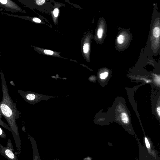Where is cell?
<instances>
[{
    "label": "cell",
    "instance_id": "obj_8",
    "mask_svg": "<svg viewBox=\"0 0 160 160\" xmlns=\"http://www.w3.org/2000/svg\"><path fill=\"white\" fill-rule=\"evenodd\" d=\"M37 50L40 51H41L43 53L46 55H53L55 56H59L58 53L57 52H53L52 50L43 49L39 48H36Z\"/></svg>",
    "mask_w": 160,
    "mask_h": 160
},
{
    "label": "cell",
    "instance_id": "obj_19",
    "mask_svg": "<svg viewBox=\"0 0 160 160\" xmlns=\"http://www.w3.org/2000/svg\"><path fill=\"white\" fill-rule=\"evenodd\" d=\"M157 112L159 117L160 116V107L158 106L157 108Z\"/></svg>",
    "mask_w": 160,
    "mask_h": 160
},
{
    "label": "cell",
    "instance_id": "obj_21",
    "mask_svg": "<svg viewBox=\"0 0 160 160\" xmlns=\"http://www.w3.org/2000/svg\"><path fill=\"white\" fill-rule=\"evenodd\" d=\"M2 146V145L0 143V147Z\"/></svg>",
    "mask_w": 160,
    "mask_h": 160
},
{
    "label": "cell",
    "instance_id": "obj_10",
    "mask_svg": "<svg viewBox=\"0 0 160 160\" xmlns=\"http://www.w3.org/2000/svg\"><path fill=\"white\" fill-rule=\"evenodd\" d=\"M153 36L155 38H159L160 35V29L159 25L155 26L153 28L152 30Z\"/></svg>",
    "mask_w": 160,
    "mask_h": 160
},
{
    "label": "cell",
    "instance_id": "obj_17",
    "mask_svg": "<svg viewBox=\"0 0 160 160\" xmlns=\"http://www.w3.org/2000/svg\"><path fill=\"white\" fill-rule=\"evenodd\" d=\"M32 20L34 22L37 23H40L41 22L39 18H32Z\"/></svg>",
    "mask_w": 160,
    "mask_h": 160
},
{
    "label": "cell",
    "instance_id": "obj_1",
    "mask_svg": "<svg viewBox=\"0 0 160 160\" xmlns=\"http://www.w3.org/2000/svg\"><path fill=\"white\" fill-rule=\"evenodd\" d=\"M2 97L0 102V112L6 120L12 129V136L16 147L19 151L21 149V142L16 120L20 117V112L18 110L16 103L10 96L4 75L0 73Z\"/></svg>",
    "mask_w": 160,
    "mask_h": 160
},
{
    "label": "cell",
    "instance_id": "obj_7",
    "mask_svg": "<svg viewBox=\"0 0 160 160\" xmlns=\"http://www.w3.org/2000/svg\"><path fill=\"white\" fill-rule=\"evenodd\" d=\"M105 21L102 18L99 23L97 32L96 37L99 42L102 43L104 39L106 34V25Z\"/></svg>",
    "mask_w": 160,
    "mask_h": 160
},
{
    "label": "cell",
    "instance_id": "obj_6",
    "mask_svg": "<svg viewBox=\"0 0 160 160\" xmlns=\"http://www.w3.org/2000/svg\"><path fill=\"white\" fill-rule=\"evenodd\" d=\"M144 141L148 152L153 160H158V152L154 148L150 138L144 134Z\"/></svg>",
    "mask_w": 160,
    "mask_h": 160
},
{
    "label": "cell",
    "instance_id": "obj_4",
    "mask_svg": "<svg viewBox=\"0 0 160 160\" xmlns=\"http://www.w3.org/2000/svg\"><path fill=\"white\" fill-rule=\"evenodd\" d=\"M14 151L10 139H8L6 147L2 145L0 147V153L8 160H18Z\"/></svg>",
    "mask_w": 160,
    "mask_h": 160
},
{
    "label": "cell",
    "instance_id": "obj_14",
    "mask_svg": "<svg viewBox=\"0 0 160 160\" xmlns=\"http://www.w3.org/2000/svg\"><path fill=\"white\" fill-rule=\"evenodd\" d=\"M0 137L3 138H7V135L5 132L0 127Z\"/></svg>",
    "mask_w": 160,
    "mask_h": 160
},
{
    "label": "cell",
    "instance_id": "obj_9",
    "mask_svg": "<svg viewBox=\"0 0 160 160\" xmlns=\"http://www.w3.org/2000/svg\"><path fill=\"white\" fill-rule=\"evenodd\" d=\"M90 49V44L89 40L88 42H84L83 47V53L86 54L88 57H89V53Z\"/></svg>",
    "mask_w": 160,
    "mask_h": 160
},
{
    "label": "cell",
    "instance_id": "obj_3",
    "mask_svg": "<svg viewBox=\"0 0 160 160\" xmlns=\"http://www.w3.org/2000/svg\"><path fill=\"white\" fill-rule=\"evenodd\" d=\"M132 39L131 33L126 30L120 31L117 38L116 48L119 51H122L129 46Z\"/></svg>",
    "mask_w": 160,
    "mask_h": 160
},
{
    "label": "cell",
    "instance_id": "obj_13",
    "mask_svg": "<svg viewBox=\"0 0 160 160\" xmlns=\"http://www.w3.org/2000/svg\"><path fill=\"white\" fill-rule=\"evenodd\" d=\"M108 75V73L107 72H105L101 73L100 75V78L101 79H104L106 78Z\"/></svg>",
    "mask_w": 160,
    "mask_h": 160
},
{
    "label": "cell",
    "instance_id": "obj_12",
    "mask_svg": "<svg viewBox=\"0 0 160 160\" xmlns=\"http://www.w3.org/2000/svg\"><path fill=\"white\" fill-rule=\"evenodd\" d=\"M0 125L10 131L12 132V134H13V131L11 128L1 119H0Z\"/></svg>",
    "mask_w": 160,
    "mask_h": 160
},
{
    "label": "cell",
    "instance_id": "obj_16",
    "mask_svg": "<svg viewBox=\"0 0 160 160\" xmlns=\"http://www.w3.org/2000/svg\"><path fill=\"white\" fill-rule=\"evenodd\" d=\"M45 1H46L45 0H37L35 1V2L37 4L40 6L44 4Z\"/></svg>",
    "mask_w": 160,
    "mask_h": 160
},
{
    "label": "cell",
    "instance_id": "obj_5",
    "mask_svg": "<svg viewBox=\"0 0 160 160\" xmlns=\"http://www.w3.org/2000/svg\"><path fill=\"white\" fill-rule=\"evenodd\" d=\"M0 6L12 12H25L14 2L10 0H0Z\"/></svg>",
    "mask_w": 160,
    "mask_h": 160
},
{
    "label": "cell",
    "instance_id": "obj_20",
    "mask_svg": "<svg viewBox=\"0 0 160 160\" xmlns=\"http://www.w3.org/2000/svg\"><path fill=\"white\" fill-rule=\"evenodd\" d=\"M2 116V114L0 112V119H1Z\"/></svg>",
    "mask_w": 160,
    "mask_h": 160
},
{
    "label": "cell",
    "instance_id": "obj_2",
    "mask_svg": "<svg viewBox=\"0 0 160 160\" xmlns=\"http://www.w3.org/2000/svg\"><path fill=\"white\" fill-rule=\"evenodd\" d=\"M18 92L26 102L33 104H36L41 100H47L55 97L48 96L30 91L18 90Z\"/></svg>",
    "mask_w": 160,
    "mask_h": 160
},
{
    "label": "cell",
    "instance_id": "obj_11",
    "mask_svg": "<svg viewBox=\"0 0 160 160\" xmlns=\"http://www.w3.org/2000/svg\"><path fill=\"white\" fill-rule=\"evenodd\" d=\"M120 118L122 122L125 124L128 123L129 119L128 114L124 112L122 113L120 115Z\"/></svg>",
    "mask_w": 160,
    "mask_h": 160
},
{
    "label": "cell",
    "instance_id": "obj_15",
    "mask_svg": "<svg viewBox=\"0 0 160 160\" xmlns=\"http://www.w3.org/2000/svg\"><path fill=\"white\" fill-rule=\"evenodd\" d=\"M53 14L54 16L57 18L58 16L59 13V10L58 8H55L53 11Z\"/></svg>",
    "mask_w": 160,
    "mask_h": 160
},
{
    "label": "cell",
    "instance_id": "obj_18",
    "mask_svg": "<svg viewBox=\"0 0 160 160\" xmlns=\"http://www.w3.org/2000/svg\"><path fill=\"white\" fill-rule=\"evenodd\" d=\"M33 160H39V158L36 154L34 153Z\"/></svg>",
    "mask_w": 160,
    "mask_h": 160
}]
</instances>
